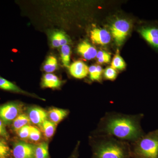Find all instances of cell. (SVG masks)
Wrapping results in <instances>:
<instances>
[{"instance_id": "6da1fadb", "label": "cell", "mask_w": 158, "mask_h": 158, "mask_svg": "<svg viewBox=\"0 0 158 158\" xmlns=\"http://www.w3.org/2000/svg\"><path fill=\"white\" fill-rule=\"evenodd\" d=\"M144 114L107 112L98 122L94 135H106L132 143L145 135L141 126Z\"/></svg>"}, {"instance_id": "7a4b0ae2", "label": "cell", "mask_w": 158, "mask_h": 158, "mask_svg": "<svg viewBox=\"0 0 158 158\" xmlns=\"http://www.w3.org/2000/svg\"><path fill=\"white\" fill-rule=\"evenodd\" d=\"M92 158H132L131 144L106 135L90 138Z\"/></svg>"}, {"instance_id": "3957f363", "label": "cell", "mask_w": 158, "mask_h": 158, "mask_svg": "<svg viewBox=\"0 0 158 158\" xmlns=\"http://www.w3.org/2000/svg\"><path fill=\"white\" fill-rule=\"evenodd\" d=\"M130 144L132 158H158V129Z\"/></svg>"}, {"instance_id": "277c9868", "label": "cell", "mask_w": 158, "mask_h": 158, "mask_svg": "<svg viewBox=\"0 0 158 158\" xmlns=\"http://www.w3.org/2000/svg\"><path fill=\"white\" fill-rule=\"evenodd\" d=\"M130 28V23L125 19L117 20L112 24L110 31L117 45L123 44L129 33Z\"/></svg>"}, {"instance_id": "5b68a950", "label": "cell", "mask_w": 158, "mask_h": 158, "mask_svg": "<svg viewBox=\"0 0 158 158\" xmlns=\"http://www.w3.org/2000/svg\"><path fill=\"white\" fill-rule=\"evenodd\" d=\"M22 106L19 104L9 102L0 106V119L5 124L13 122L21 114Z\"/></svg>"}, {"instance_id": "8992f818", "label": "cell", "mask_w": 158, "mask_h": 158, "mask_svg": "<svg viewBox=\"0 0 158 158\" xmlns=\"http://www.w3.org/2000/svg\"><path fill=\"white\" fill-rule=\"evenodd\" d=\"M35 148L34 144L24 141H18L13 145V158H35Z\"/></svg>"}, {"instance_id": "52a82bcc", "label": "cell", "mask_w": 158, "mask_h": 158, "mask_svg": "<svg viewBox=\"0 0 158 158\" xmlns=\"http://www.w3.org/2000/svg\"><path fill=\"white\" fill-rule=\"evenodd\" d=\"M139 31L141 37L148 44L158 51V26H143L139 29Z\"/></svg>"}, {"instance_id": "ba28073f", "label": "cell", "mask_w": 158, "mask_h": 158, "mask_svg": "<svg viewBox=\"0 0 158 158\" xmlns=\"http://www.w3.org/2000/svg\"><path fill=\"white\" fill-rule=\"evenodd\" d=\"M28 116L31 122L41 126L43 123L48 118V112L41 108L31 107L28 111Z\"/></svg>"}, {"instance_id": "9c48e42d", "label": "cell", "mask_w": 158, "mask_h": 158, "mask_svg": "<svg viewBox=\"0 0 158 158\" xmlns=\"http://www.w3.org/2000/svg\"><path fill=\"white\" fill-rule=\"evenodd\" d=\"M90 38L94 43L104 45L110 42L111 36L107 30L95 28L90 32Z\"/></svg>"}, {"instance_id": "30bf717a", "label": "cell", "mask_w": 158, "mask_h": 158, "mask_svg": "<svg viewBox=\"0 0 158 158\" xmlns=\"http://www.w3.org/2000/svg\"><path fill=\"white\" fill-rule=\"evenodd\" d=\"M70 74L76 78L81 79L87 77L89 73V68L84 62L77 61L69 65Z\"/></svg>"}, {"instance_id": "8fae6325", "label": "cell", "mask_w": 158, "mask_h": 158, "mask_svg": "<svg viewBox=\"0 0 158 158\" xmlns=\"http://www.w3.org/2000/svg\"><path fill=\"white\" fill-rule=\"evenodd\" d=\"M51 44L54 48H59L67 45L69 42V39L65 33L62 31H55L50 34Z\"/></svg>"}, {"instance_id": "7c38bea8", "label": "cell", "mask_w": 158, "mask_h": 158, "mask_svg": "<svg viewBox=\"0 0 158 158\" xmlns=\"http://www.w3.org/2000/svg\"><path fill=\"white\" fill-rule=\"evenodd\" d=\"M77 52L87 60L94 59L96 57L98 53L96 48L86 41H83L79 44Z\"/></svg>"}, {"instance_id": "4fadbf2b", "label": "cell", "mask_w": 158, "mask_h": 158, "mask_svg": "<svg viewBox=\"0 0 158 158\" xmlns=\"http://www.w3.org/2000/svg\"><path fill=\"white\" fill-rule=\"evenodd\" d=\"M69 114V111L59 108H52L48 112L50 120L57 124L62 121Z\"/></svg>"}, {"instance_id": "5bb4252c", "label": "cell", "mask_w": 158, "mask_h": 158, "mask_svg": "<svg viewBox=\"0 0 158 158\" xmlns=\"http://www.w3.org/2000/svg\"><path fill=\"white\" fill-rule=\"evenodd\" d=\"M62 81L55 75L47 73L43 77L41 85L43 87L47 88H57L62 85Z\"/></svg>"}, {"instance_id": "9a60e30c", "label": "cell", "mask_w": 158, "mask_h": 158, "mask_svg": "<svg viewBox=\"0 0 158 158\" xmlns=\"http://www.w3.org/2000/svg\"><path fill=\"white\" fill-rule=\"evenodd\" d=\"M0 89L7 90V91H11V92H15V93H22L27 94V95H32V94L22 90L14 83L9 81L8 80L1 76H0Z\"/></svg>"}, {"instance_id": "2e32d148", "label": "cell", "mask_w": 158, "mask_h": 158, "mask_svg": "<svg viewBox=\"0 0 158 158\" xmlns=\"http://www.w3.org/2000/svg\"><path fill=\"white\" fill-rule=\"evenodd\" d=\"M31 121L28 115L21 113L12 122V128L14 131L17 132L21 128L29 125Z\"/></svg>"}, {"instance_id": "e0dca14e", "label": "cell", "mask_w": 158, "mask_h": 158, "mask_svg": "<svg viewBox=\"0 0 158 158\" xmlns=\"http://www.w3.org/2000/svg\"><path fill=\"white\" fill-rule=\"evenodd\" d=\"M56 124L50 120L46 119L40 127L42 128L43 132L46 138H49L53 136L56 131Z\"/></svg>"}, {"instance_id": "ac0fdd59", "label": "cell", "mask_w": 158, "mask_h": 158, "mask_svg": "<svg viewBox=\"0 0 158 158\" xmlns=\"http://www.w3.org/2000/svg\"><path fill=\"white\" fill-rule=\"evenodd\" d=\"M35 156V158H49L48 143L42 142L36 146Z\"/></svg>"}, {"instance_id": "d6986e66", "label": "cell", "mask_w": 158, "mask_h": 158, "mask_svg": "<svg viewBox=\"0 0 158 158\" xmlns=\"http://www.w3.org/2000/svg\"><path fill=\"white\" fill-rule=\"evenodd\" d=\"M102 73V68L100 65H92L89 68L90 78L92 81H100Z\"/></svg>"}, {"instance_id": "ffe728a7", "label": "cell", "mask_w": 158, "mask_h": 158, "mask_svg": "<svg viewBox=\"0 0 158 158\" xmlns=\"http://www.w3.org/2000/svg\"><path fill=\"white\" fill-rule=\"evenodd\" d=\"M58 66L57 59L53 56H49L46 60L43 66V69L48 73L53 72Z\"/></svg>"}, {"instance_id": "44dd1931", "label": "cell", "mask_w": 158, "mask_h": 158, "mask_svg": "<svg viewBox=\"0 0 158 158\" xmlns=\"http://www.w3.org/2000/svg\"><path fill=\"white\" fill-rule=\"evenodd\" d=\"M126 66V64L125 62L122 57L119 55V51L117 50V52L113 57L111 67L115 70H123L125 68Z\"/></svg>"}, {"instance_id": "7402d4cb", "label": "cell", "mask_w": 158, "mask_h": 158, "mask_svg": "<svg viewBox=\"0 0 158 158\" xmlns=\"http://www.w3.org/2000/svg\"><path fill=\"white\" fill-rule=\"evenodd\" d=\"M71 49L68 45L61 47V59L63 65L66 67H69L70 60Z\"/></svg>"}, {"instance_id": "603a6c76", "label": "cell", "mask_w": 158, "mask_h": 158, "mask_svg": "<svg viewBox=\"0 0 158 158\" xmlns=\"http://www.w3.org/2000/svg\"><path fill=\"white\" fill-rule=\"evenodd\" d=\"M98 62L100 64L108 63L111 60V54L103 51H99L96 56Z\"/></svg>"}, {"instance_id": "cb8c5ba5", "label": "cell", "mask_w": 158, "mask_h": 158, "mask_svg": "<svg viewBox=\"0 0 158 158\" xmlns=\"http://www.w3.org/2000/svg\"><path fill=\"white\" fill-rule=\"evenodd\" d=\"M10 149L6 141L0 139V158H9Z\"/></svg>"}, {"instance_id": "d4e9b609", "label": "cell", "mask_w": 158, "mask_h": 158, "mask_svg": "<svg viewBox=\"0 0 158 158\" xmlns=\"http://www.w3.org/2000/svg\"><path fill=\"white\" fill-rule=\"evenodd\" d=\"M41 134L40 130L35 127H31V132L29 135V139L34 142H37L40 140Z\"/></svg>"}, {"instance_id": "484cf974", "label": "cell", "mask_w": 158, "mask_h": 158, "mask_svg": "<svg viewBox=\"0 0 158 158\" xmlns=\"http://www.w3.org/2000/svg\"><path fill=\"white\" fill-rule=\"evenodd\" d=\"M117 76V73L116 70L112 67H108L104 72L105 79L110 81H114Z\"/></svg>"}, {"instance_id": "4316f807", "label": "cell", "mask_w": 158, "mask_h": 158, "mask_svg": "<svg viewBox=\"0 0 158 158\" xmlns=\"http://www.w3.org/2000/svg\"><path fill=\"white\" fill-rule=\"evenodd\" d=\"M32 126L27 125L19 130L17 132L19 138L22 139H27L29 138Z\"/></svg>"}, {"instance_id": "83f0119b", "label": "cell", "mask_w": 158, "mask_h": 158, "mask_svg": "<svg viewBox=\"0 0 158 158\" xmlns=\"http://www.w3.org/2000/svg\"><path fill=\"white\" fill-rule=\"evenodd\" d=\"M0 137L5 139H8L9 137V134L7 132L6 128L5 127V123L1 119H0Z\"/></svg>"}, {"instance_id": "f1b7e54d", "label": "cell", "mask_w": 158, "mask_h": 158, "mask_svg": "<svg viewBox=\"0 0 158 158\" xmlns=\"http://www.w3.org/2000/svg\"><path fill=\"white\" fill-rule=\"evenodd\" d=\"M78 145L77 146L76 148L75 149L74 151L72 154L71 155L70 157L69 158H78Z\"/></svg>"}]
</instances>
